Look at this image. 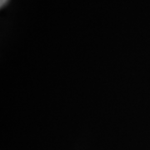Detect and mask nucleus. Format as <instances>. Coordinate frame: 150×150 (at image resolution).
Masks as SVG:
<instances>
[{
  "label": "nucleus",
  "mask_w": 150,
  "mask_h": 150,
  "mask_svg": "<svg viewBox=\"0 0 150 150\" xmlns=\"http://www.w3.org/2000/svg\"><path fill=\"white\" fill-rule=\"evenodd\" d=\"M9 2V0H0V7L3 8Z\"/></svg>",
  "instance_id": "nucleus-1"
}]
</instances>
